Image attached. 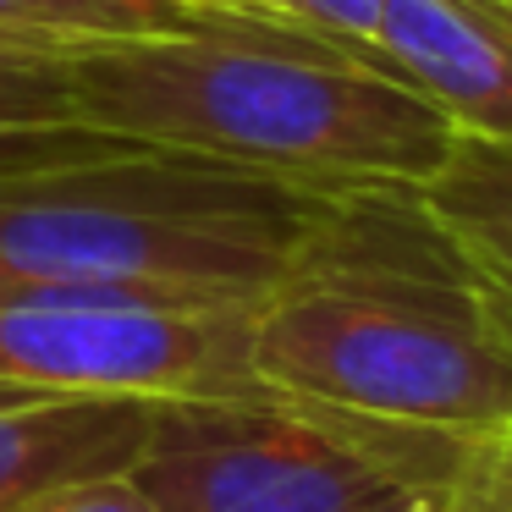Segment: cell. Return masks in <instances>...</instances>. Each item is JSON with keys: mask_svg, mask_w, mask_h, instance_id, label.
Instances as JSON below:
<instances>
[{"mask_svg": "<svg viewBox=\"0 0 512 512\" xmlns=\"http://www.w3.org/2000/svg\"><path fill=\"white\" fill-rule=\"evenodd\" d=\"M61 78L83 127L320 193L424 188L457 138L375 45L215 6L182 34L72 45Z\"/></svg>", "mask_w": 512, "mask_h": 512, "instance_id": "1", "label": "cell"}, {"mask_svg": "<svg viewBox=\"0 0 512 512\" xmlns=\"http://www.w3.org/2000/svg\"><path fill=\"white\" fill-rule=\"evenodd\" d=\"M254 375L369 419L496 441L512 430V292L419 188L331 193L254 303Z\"/></svg>", "mask_w": 512, "mask_h": 512, "instance_id": "2", "label": "cell"}, {"mask_svg": "<svg viewBox=\"0 0 512 512\" xmlns=\"http://www.w3.org/2000/svg\"><path fill=\"white\" fill-rule=\"evenodd\" d=\"M331 193L177 149L0 177L6 303H259Z\"/></svg>", "mask_w": 512, "mask_h": 512, "instance_id": "3", "label": "cell"}, {"mask_svg": "<svg viewBox=\"0 0 512 512\" xmlns=\"http://www.w3.org/2000/svg\"><path fill=\"white\" fill-rule=\"evenodd\" d=\"M479 441L314 402L281 386L155 402L127 474L160 512H364L397 490L457 485Z\"/></svg>", "mask_w": 512, "mask_h": 512, "instance_id": "4", "label": "cell"}, {"mask_svg": "<svg viewBox=\"0 0 512 512\" xmlns=\"http://www.w3.org/2000/svg\"><path fill=\"white\" fill-rule=\"evenodd\" d=\"M0 386L34 397H215L259 386L254 303H6Z\"/></svg>", "mask_w": 512, "mask_h": 512, "instance_id": "5", "label": "cell"}, {"mask_svg": "<svg viewBox=\"0 0 512 512\" xmlns=\"http://www.w3.org/2000/svg\"><path fill=\"white\" fill-rule=\"evenodd\" d=\"M375 50L457 133L512 149V12L496 0H380Z\"/></svg>", "mask_w": 512, "mask_h": 512, "instance_id": "6", "label": "cell"}, {"mask_svg": "<svg viewBox=\"0 0 512 512\" xmlns=\"http://www.w3.org/2000/svg\"><path fill=\"white\" fill-rule=\"evenodd\" d=\"M155 402L144 397H34L0 386V512L61 485L127 474L149 441Z\"/></svg>", "mask_w": 512, "mask_h": 512, "instance_id": "7", "label": "cell"}, {"mask_svg": "<svg viewBox=\"0 0 512 512\" xmlns=\"http://www.w3.org/2000/svg\"><path fill=\"white\" fill-rule=\"evenodd\" d=\"M419 193L446 232L512 292V149L457 133Z\"/></svg>", "mask_w": 512, "mask_h": 512, "instance_id": "8", "label": "cell"}, {"mask_svg": "<svg viewBox=\"0 0 512 512\" xmlns=\"http://www.w3.org/2000/svg\"><path fill=\"white\" fill-rule=\"evenodd\" d=\"M193 12H199L193 0H0V34H34L56 45L144 39L182 34Z\"/></svg>", "mask_w": 512, "mask_h": 512, "instance_id": "9", "label": "cell"}, {"mask_svg": "<svg viewBox=\"0 0 512 512\" xmlns=\"http://www.w3.org/2000/svg\"><path fill=\"white\" fill-rule=\"evenodd\" d=\"M122 149H138V144L100 133V127H83V122H50L45 111H34L23 100H0V177L78 166V160L122 155Z\"/></svg>", "mask_w": 512, "mask_h": 512, "instance_id": "10", "label": "cell"}, {"mask_svg": "<svg viewBox=\"0 0 512 512\" xmlns=\"http://www.w3.org/2000/svg\"><path fill=\"white\" fill-rule=\"evenodd\" d=\"M72 45L34 34H0V100H23L45 111L50 122H78L67 105V78H61V56Z\"/></svg>", "mask_w": 512, "mask_h": 512, "instance_id": "11", "label": "cell"}, {"mask_svg": "<svg viewBox=\"0 0 512 512\" xmlns=\"http://www.w3.org/2000/svg\"><path fill=\"white\" fill-rule=\"evenodd\" d=\"M199 6L270 17V23L331 34V39H347V45H375V23H380V0H199Z\"/></svg>", "mask_w": 512, "mask_h": 512, "instance_id": "12", "label": "cell"}, {"mask_svg": "<svg viewBox=\"0 0 512 512\" xmlns=\"http://www.w3.org/2000/svg\"><path fill=\"white\" fill-rule=\"evenodd\" d=\"M23 512H160L149 501V490L133 474H100V479H78V485H61L50 496L28 501Z\"/></svg>", "mask_w": 512, "mask_h": 512, "instance_id": "13", "label": "cell"}, {"mask_svg": "<svg viewBox=\"0 0 512 512\" xmlns=\"http://www.w3.org/2000/svg\"><path fill=\"white\" fill-rule=\"evenodd\" d=\"M452 512H512V507H507V490H501L496 468H490V452H485V441H479V452H474V463H468L463 485H457V496H452Z\"/></svg>", "mask_w": 512, "mask_h": 512, "instance_id": "14", "label": "cell"}, {"mask_svg": "<svg viewBox=\"0 0 512 512\" xmlns=\"http://www.w3.org/2000/svg\"><path fill=\"white\" fill-rule=\"evenodd\" d=\"M457 485H463V479H457ZM457 485H419V490H397V496L375 501V507H364V512H452Z\"/></svg>", "mask_w": 512, "mask_h": 512, "instance_id": "15", "label": "cell"}, {"mask_svg": "<svg viewBox=\"0 0 512 512\" xmlns=\"http://www.w3.org/2000/svg\"><path fill=\"white\" fill-rule=\"evenodd\" d=\"M485 452H490V468H496L501 490H507V507H512V430L496 435V441H485Z\"/></svg>", "mask_w": 512, "mask_h": 512, "instance_id": "16", "label": "cell"}, {"mask_svg": "<svg viewBox=\"0 0 512 512\" xmlns=\"http://www.w3.org/2000/svg\"><path fill=\"white\" fill-rule=\"evenodd\" d=\"M496 6H501V12H512V0H496Z\"/></svg>", "mask_w": 512, "mask_h": 512, "instance_id": "17", "label": "cell"}, {"mask_svg": "<svg viewBox=\"0 0 512 512\" xmlns=\"http://www.w3.org/2000/svg\"><path fill=\"white\" fill-rule=\"evenodd\" d=\"M193 6H199V0H193Z\"/></svg>", "mask_w": 512, "mask_h": 512, "instance_id": "18", "label": "cell"}]
</instances>
